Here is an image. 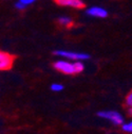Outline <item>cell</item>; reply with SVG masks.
Returning a JSON list of instances; mask_svg holds the SVG:
<instances>
[{
  "instance_id": "cell-1",
  "label": "cell",
  "mask_w": 132,
  "mask_h": 134,
  "mask_svg": "<svg viewBox=\"0 0 132 134\" xmlns=\"http://www.w3.org/2000/svg\"><path fill=\"white\" fill-rule=\"evenodd\" d=\"M54 68L64 75L79 74L85 69V66L81 62L76 61L75 63H70L67 61H57L54 63Z\"/></svg>"
},
{
  "instance_id": "cell-2",
  "label": "cell",
  "mask_w": 132,
  "mask_h": 134,
  "mask_svg": "<svg viewBox=\"0 0 132 134\" xmlns=\"http://www.w3.org/2000/svg\"><path fill=\"white\" fill-rule=\"evenodd\" d=\"M97 116L101 117V118L111 121L114 126H122L124 124L123 115L120 114L118 112H115V111H102V112L97 113Z\"/></svg>"
},
{
  "instance_id": "cell-3",
  "label": "cell",
  "mask_w": 132,
  "mask_h": 134,
  "mask_svg": "<svg viewBox=\"0 0 132 134\" xmlns=\"http://www.w3.org/2000/svg\"><path fill=\"white\" fill-rule=\"evenodd\" d=\"M15 57L11 53L0 51V70H9L14 64Z\"/></svg>"
},
{
  "instance_id": "cell-4",
  "label": "cell",
  "mask_w": 132,
  "mask_h": 134,
  "mask_svg": "<svg viewBox=\"0 0 132 134\" xmlns=\"http://www.w3.org/2000/svg\"><path fill=\"white\" fill-rule=\"evenodd\" d=\"M56 55L67 58L69 60H74V61H81V60H88L90 59V55L87 53H79V52H71V51H63V50H58V51L54 52Z\"/></svg>"
},
{
  "instance_id": "cell-5",
  "label": "cell",
  "mask_w": 132,
  "mask_h": 134,
  "mask_svg": "<svg viewBox=\"0 0 132 134\" xmlns=\"http://www.w3.org/2000/svg\"><path fill=\"white\" fill-rule=\"evenodd\" d=\"M54 2L60 7H70L74 9H84L85 3L81 0H54Z\"/></svg>"
},
{
  "instance_id": "cell-6",
  "label": "cell",
  "mask_w": 132,
  "mask_h": 134,
  "mask_svg": "<svg viewBox=\"0 0 132 134\" xmlns=\"http://www.w3.org/2000/svg\"><path fill=\"white\" fill-rule=\"evenodd\" d=\"M87 14L93 17H98V18H105L108 16V12L106 9L101 8V7H92L87 10Z\"/></svg>"
},
{
  "instance_id": "cell-7",
  "label": "cell",
  "mask_w": 132,
  "mask_h": 134,
  "mask_svg": "<svg viewBox=\"0 0 132 134\" xmlns=\"http://www.w3.org/2000/svg\"><path fill=\"white\" fill-rule=\"evenodd\" d=\"M58 24H59L60 26L65 27V28H71V27L74 25V23H73V20H72L71 18L64 17V16H62V17H59V18H58Z\"/></svg>"
},
{
  "instance_id": "cell-8",
  "label": "cell",
  "mask_w": 132,
  "mask_h": 134,
  "mask_svg": "<svg viewBox=\"0 0 132 134\" xmlns=\"http://www.w3.org/2000/svg\"><path fill=\"white\" fill-rule=\"evenodd\" d=\"M122 129H123L124 132L132 133V121L127 122V124H123V125H122Z\"/></svg>"
},
{
  "instance_id": "cell-9",
  "label": "cell",
  "mask_w": 132,
  "mask_h": 134,
  "mask_svg": "<svg viewBox=\"0 0 132 134\" xmlns=\"http://www.w3.org/2000/svg\"><path fill=\"white\" fill-rule=\"evenodd\" d=\"M51 90L53 92H61L63 90V85L59 84V83H53V84L51 85Z\"/></svg>"
},
{
  "instance_id": "cell-10",
  "label": "cell",
  "mask_w": 132,
  "mask_h": 134,
  "mask_svg": "<svg viewBox=\"0 0 132 134\" xmlns=\"http://www.w3.org/2000/svg\"><path fill=\"white\" fill-rule=\"evenodd\" d=\"M126 104L129 108H132V92L126 97Z\"/></svg>"
},
{
  "instance_id": "cell-11",
  "label": "cell",
  "mask_w": 132,
  "mask_h": 134,
  "mask_svg": "<svg viewBox=\"0 0 132 134\" xmlns=\"http://www.w3.org/2000/svg\"><path fill=\"white\" fill-rule=\"evenodd\" d=\"M15 7L17 8L18 10H24L25 8H27V4H24V3H22L21 1H19V2H17L15 4Z\"/></svg>"
},
{
  "instance_id": "cell-12",
  "label": "cell",
  "mask_w": 132,
  "mask_h": 134,
  "mask_svg": "<svg viewBox=\"0 0 132 134\" xmlns=\"http://www.w3.org/2000/svg\"><path fill=\"white\" fill-rule=\"evenodd\" d=\"M19 1H21L22 3H24V4H31V3H33L34 1H36V0H19Z\"/></svg>"
},
{
  "instance_id": "cell-13",
  "label": "cell",
  "mask_w": 132,
  "mask_h": 134,
  "mask_svg": "<svg viewBox=\"0 0 132 134\" xmlns=\"http://www.w3.org/2000/svg\"><path fill=\"white\" fill-rule=\"evenodd\" d=\"M129 115H130V116H132V108H130V109H129Z\"/></svg>"
}]
</instances>
